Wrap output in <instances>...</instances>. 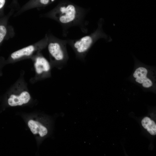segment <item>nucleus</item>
Wrapping results in <instances>:
<instances>
[{"label":"nucleus","instance_id":"11","mask_svg":"<svg viewBox=\"0 0 156 156\" xmlns=\"http://www.w3.org/2000/svg\"><path fill=\"white\" fill-rule=\"evenodd\" d=\"M143 127L146 129L147 131L151 135L156 134V125L155 122L147 117L144 118L141 121Z\"/></svg>","mask_w":156,"mask_h":156},{"label":"nucleus","instance_id":"8","mask_svg":"<svg viewBox=\"0 0 156 156\" xmlns=\"http://www.w3.org/2000/svg\"><path fill=\"white\" fill-rule=\"evenodd\" d=\"M55 0H29L21 7L19 10L14 14L16 17L24 12L31 9H40L45 7L51 4Z\"/></svg>","mask_w":156,"mask_h":156},{"label":"nucleus","instance_id":"3","mask_svg":"<svg viewBox=\"0 0 156 156\" xmlns=\"http://www.w3.org/2000/svg\"><path fill=\"white\" fill-rule=\"evenodd\" d=\"M103 20L99 21L98 27L90 34L76 39H68L67 44L73 50L76 58L81 61L84 60L86 57L94 44L99 39L106 38L107 36L102 28Z\"/></svg>","mask_w":156,"mask_h":156},{"label":"nucleus","instance_id":"10","mask_svg":"<svg viewBox=\"0 0 156 156\" xmlns=\"http://www.w3.org/2000/svg\"><path fill=\"white\" fill-rule=\"evenodd\" d=\"M28 125L33 134H38L41 137H44L48 134L47 128L39 122L30 120L28 121Z\"/></svg>","mask_w":156,"mask_h":156},{"label":"nucleus","instance_id":"1","mask_svg":"<svg viewBox=\"0 0 156 156\" xmlns=\"http://www.w3.org/2000/svg\"><path fill=\"white\" fill-rule=\"evenodd\" d=\"M88 10L69 2L61 3L49 12L41 14V17L56 21L61 26L62 36L66 37L71 27H79L84 33L88 31V22L86 19Z\"/></svg>","mask_w":156,"mask_h":156},{"label":"nucleus","instance_id":"13","mask_svg":"<svg viewBox=\"0 0 156 156\" xmlns=\"http://www.w3.org/2000/svg\"><path fill=\"white\" fill-rule=\"evenodd\" d=\"M7 0H0V17L3 16L4 9Z\"/></svg>","mask_w":156,"mask_h":156},{"label":"nucleus","instance_id":"4","mask_svg":"<svg viewBox=\"0 0 156 156\" xmlns=\"http://www.w3.org/2000/svg\"><path fill=\"white\" fill-rule=\"evenodd\" d=\"M48 38L44 37L38 42L12 52L9 57L10 62L14 63L26 59H31L47 46Z\"/></svg>","mask_w":156,"mask_h":156},{"label":"nucleus","instance_id":"2","mask_svg":"<svg viewBox=\"0 0 156 156\" xmlns=\"http://www.w3.org/2000/svg\"><path fill=\"white\" fill-rule=\"evenodd\" d=\"M47 46L50 61L52 68L61 70L66 64L69 56L67 49V40L60 39L49 31Z\"/></svg>","mask_w":156,"mask_h":156},{"label":"nucleus","instance_id":"9","mask_svg":"<svg viewBox=\"0 0 156 156\" xmlns=\"http://www.w3.org/2000/svg\"><path fill=\"white\" fill-rule=\"evenodd\" d=\"M31 99L29 92L23 90L18 94H11L8 100V105L11 106H21L28 103Z\"/></svg>","mask_w":156,"mask_h":156},{"label":"nucleus","instance_id":"5","mask_svg":"<svg viewBox=\"0 0 156 156\" xmlns=\"http://www.w3.org/2000/svg\"><path fill=\"white\" fill-rule=\"evenodd\" d=\"M31 59L33 62L35 72L34 76L31 78V82L34 83L50 77L52 67L51 64L41 52Z\"/></svg>","mask_w":156,"mask_h":156},{"label":"nucleus","instance_id":"7","mask_svg":"<svg viewBox=\"0 0 156 156\" xmlns=\"http://www.w3.org/2000/svg\"><path fill=\"white\" fill-rule=\"evenodd\" d=\"M15 11L10 9L5 16L0 17V44L6 39L13 38L15 32L13 27L9 23L10 18L14 15Z\"/></svg>","mask_w":156,"mask_h":156},{"label":"nucleus","instance_id":"12","mask_svg":"<svg viewBox=\"0 0 156 156\" xmlns=\"http://www.w3.org/2000/svg\"><path fill=\"white\" fill-rule=\"evenodd\" d=\"M8 7L10 9L13 10L16 12L19 10L21 7L18 2V0H12L11 2Z\"/></svg>","mask_w":156,"mask_h":156},{"label":"nucleus","instance_id":"6","mask_svg":"<svg viewBox=\"0 0 156 156\" xmlns=\"http://www.w3.org/2000/svg\"><path fill=\"white\" fill-rule=\"evenodd\" d=\"M151 68L144 66H138L132 74V78L135 82L146 88L155 86V75Z\"/></svg>","mask_w":156,"mask_h":156}]
</instances>
